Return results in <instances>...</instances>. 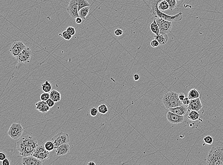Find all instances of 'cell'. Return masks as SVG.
Returning a JSON list of instances; mask_svg holds the SVG:
<instances>
[{
  "label": "cell",
  "mask_w": 223,
  "mask_h": 165,
  "mask_svg": "<svg viewBox=\"0 0 223 165\" xmlns=\"http://www.w3.org/2000/svg\"><path fill=\"white\" fill-rule=\"evenodd\" d=\"M59 35L67 41L70 40L71 39V38L73 37V36L69 33L66 30L63 31L62 33H60Z\"/></svg>",
  "instance_id": "29"
},
{
  "label": "cell",
  "mask_w": 223,
  "mask_h": 165,
  "mask_svg": "<svg viewBox=\"0 0 223 165\" xmlns=\"http://www.w3.org/2000/svg\"><path fill=\"white\" fill-rule=\"evenodd\" d=\"M98 111L99 113L102 114H105L109 111V108L105 104H101L99 105L98 107Z\"/></svg>",
  "instance_id": "26"
},
{
  "label": "cell",
  "mask_w": 223,
  "mask_h": 165,
  "mask_svg": "<svg viewBox=\"0 0 223 165\" xmlns=\"http://www.w3.org/2000/svg\"><path fill=\"white\" fill-rule=\"evenodd\" d=\"M90 10V6H87L81 9L78 11V16L82 18V19H85L87 15H88Z\"/></svg>",
  "instance_id": "21"
},
{
  "label": "cell",
  "mask_w": 223,
  "mask_h": 165,
  "mask_svg": "<svg viewBox=\"0 0 223 165\" xmlns=\"http://www.w3.org/2000/svg\"><path fill=\"white\" fill-rule=\"evenodd\" d=\"M67 11L70 17L75 19L78 16V6L77 0H70L67 8Z\"/></svg>",
  "instance_id": "11"
},
{
  "label": "cell",
  "mask_w": 223,
  "mask_h": 165,
  "mask_svg": "<svg viewBox=\"0 0 223 165\" xmlns=\"http://www.w3.org/2000/svg\"><path fill=\"white\" fill-rule=\"evenodd\" d=\"M23 127L20 123H13L11 125L7 134L13 140L20 139L23 132Z\"/></svg>",
  "instance_id": "5"
},
{
  "label": "cell",
  "mask_w": 223,
  "mask_h": 165,
  "mask_svg": "<svg viewBox=\"0 0 223 165\" xmlns=\"http://www.w3.org/2000/svg\"><path fill=\"white\" fill-rule=\"evenodd\" d=\"M32 56V51L29 47H26L20 52L16 59L18 63H30Z\"/></svg>",
  "instance_id": "7"
},
{
  "label": "cell",
  "mask_w": 223,
  "mask_h": 165,
  "mask_svg": "<svg viewBox=\"0 0 223 165\" xmlns=\"http://www.w3.org/2000/svg\"><path fill=\"white\" fill-rule=\"evenodd\" d=\"M158 8L160 11H165L169 9V5L166 0H158Z\"/></svg>",
  "instance_id": "20"
},
{
  "label": "cell",
  "mask_w": 223,
  "mask_h": 165,
  "mask_svg": "<svg viewBox=\"0 0 223 165\" xmlns=\"http://www.w3.org/2000/svg\"><path fill=\"white\" fill-rule=\"evenodd\" d=\"M35 106H36V109L37 110L43 113H47L51 109L49 106L47 104L46 101H42V100L38 101V102L35 104Z\"/></svg>",
  "instance_id": "17"
},
{
  "label": "cell",
  "mask_w": 223,
  "mask_h": 165,
  "mask_svg": "<svg viewBox=\"0 0 223 165\" xmlns=\"http://www.w3.org/2000/svg\"><path fill=\"white\" fill-rule=\"evenodd\" d=\"M158 0H155L153 1L150 11L152 15L154 16V17L161 18L166 21L171 22L180 21L183 19V15L182 12H179L174 15H170L160 11L158 8Z\"/></svg>",
  "instance_id": "2"
},
{
  "label": "cell",
  "mask_w": 223,
  "mask_h": 165,
  "mask_svg": "<svg viewBox=\"0 0 223 165\" xmlns=\"http://www.w3.org/2000/svg\"><path fill=\"white\" fill-rule=\"evenodd\" d=\"M96 164V163L94 161H89L88 163V165H95Z\"/></svg>",
  "instance_id": "44"
},
{
  "label": "cell",
  "mask_w": 223,
  "mask_h": 165,
  "mask_svg": "<svg viewBox=\"0 0 223 165\" xmlns=\"http://www.w3.org/2000/svg\"><path fill=\"white\" fill-rule=\"evenodd\" d=\"M177 1H181V0H177Z\"/></svg>",
  "instance_id": "45"
},
{
  "label": "cell",
  "mask_w": 223,
  "mask_h": 165,
  "mask_svg": "<svg viewBox=\"0 0 223 165\" xmlns=\"http://www.w3.org/2000/svg\"><path fill=\"white\" fill-rule=\"evenodd\" d=\"M162 101L166 108L169 110L171 108H175L183 105L179 99V93L172 90H169L165 93Z\"/></svg>",
  "instance_id": "4"
},
{
  "label": "cell",
  "mask_w": 223,
  "mask_h": 165,
  "mask_svg": "<svg viewBox=\"0 0 223 165\" xmlns=\"http://www.w3.org/2000/svg\"><path fill=\"white\" fill-rule=\"evenodd\" d=\"M46 102H47V104L48 105V106H49V108H52L53 107V106H54L55 103L54 101H53L52 99H51V98L49 99L48 100L46 101Z\"/></svg>",
  "instance_id": "37"
},
{
  "label": "cell",
  "mask_w": 223,
  "mask_h": 165,
  "mask_svg": "<svg viewBox=\"0 0 223 165\" xmlns=\"http://www.w3.org/2000/svg\"><path fill=\"white\" fill-rule=\"evenodd\" d=\"M166 118L170 123L179 124L184 121V116H181L169 111L166 113Z\"/></svg>",
  "instance_id": "13"
},
{
  "label": "cell",
  "mask_w": 223,
  "mask_h": 165,
  "mask_svg": "<svg viewBox=\"0 0 223 165\" xmlns=\"http://www.w3.org/2000/svg\"><path fill=\"white\" fill-rule=\"evenodd\" d=\"M150 29L153 33L155 34H158L159 33V27L158 24L157 23L156 20H154L152 23L150 25Z\"/></svg>",
  "instance_id": "25"
},
{
  "label": "cell",
  "mask_w": 223,
  "mask_h": 165,
  "mask_svg": "<svg viewBox=\"0 0 223 165\" xmlns=\"http://www.w3.org/2000/svg\"><path fill=\"white\" fill-rule=\"evenodd\" d=\"M188 118L191 121H198L200 118V114L198 111L195 110H190L188 114Z\"/></svg>",
  "instance_id": "24"
},
{
  "label": "cell",
  "mask_w": 223,
  "mask_h": 165,
  "mask_svg": "<svg viewBox=\"0 0 223 165\" xmlns=\"http://www.w3.org/2000/svg\"><path fill=\"white\" fill-rule=\"evenodd\" d=\"M11 164L10 159H9L8 158H7L2 161V165H10Z\"/></svg>",
  "instance_id": "39"
},
{
  "label": "cell",
  "mask_w": 223,
  "mask_h": 165,
  "mask_svg": "<svg viewBox=\"0 0 223 165\" xmlns=\"http://www.w3.org/2000/svg\"><path fill=\"white\" fill-rule=\"evenodd\" d=\"M187 107L185 105H181L176 107L171 108L169 109V111L181 116H185L187 113Z\"/></svg>",
  "instance_id": "16"
},
{
  "label": "cell",
  "mask_w": 223,
  "mask_h": 165,
  "mask_svg": "<svg viewBox=\"0 0 223 165\" xmlns=\"http://www.w3.org/2000/svg\"><path fill=\"white\" fill-rule=\"evenodd\" d=\"M187 110H195L198 112H204L203 110V105L200 98L191 100L189 105L187 106Z\"/></svg>",
  "instance_id": "12"
},
{
  "label": "cell",
  "mask_w": 223,
  "mask_h": 165,
  "mask_svg": "<svg viewBox=\"0 0 223 165\" xmlns=\"http://www.w3.org/2000/svg\"><path fill=\"white\" fill-rule=\"evenodd\" d=\"M22 164L24 165H41L43 162L42 160L32 155L23 157Z\"/></svg>",
  "instance_id": "14"
},
{
  "label": "cell",
  "mask_w": 223,
  "mask_h": 165,
  "mask_svg": "<svg viewBox=\"0 0 223 165\" xmlns=\"http://www.w3.org/2000/svg\"><path fill=\"white\" fill-rule=\"evenodd\" d=\"M98 108L96 107L92 108L89 110V114L92 117H96L98 114Z\"/></svg>",
  "instance_id": "33"
},
{
  "label": "cell",
  "mask_w": 223,
  "mask_h": 165,
  "mask_svg": "<svg viewBox=\"0 0 223 165\" xmlns=\"http://www.w3.org/2000/svg\"><path fill=\"white\" fill-rule=\"evenodd\" d=\"M41 89L44 92L49 93L52 90V84L48 81H45L44 83L41 84Z\"/></svg>",
  "instance_id": "22"
},
{
  "label": "cell",
  "mask_w": 223,
  "mask_h": 165,
  "mask_svg": "<svg viewBox=\"0 0 223 165\" xmlns=\"http://www.w3.org/2000/svg\"><path fill=\"white\" fill-rule=\"evenodd\" d=\"M44 147L45 149L47 151H49V152L52 151V150L55 149V148L54 144V143L52 140L51 141H47L45 143Z\"/></svg>",
  "instance_id": "28"
},
{
  "label": "cell",
  "mask_w": 223,
  "mask_h": 165,
  "mask_svg": "<svg viewBox=\"0 0 223 165\" xmlns=\"http://www.w3.org/2000/svg\"><path fill=\"white\" fill-rule=\"evenodd\" d=\"M7 158V155H6V154L4 152H0V160L3 161V160Z\"/></svg>",
  "instance_id": "40"
},
{
  "label": "cell",
  "mask_w": 223,
  "mask_h": 165,
  "mask_svg": "<svg viewBox=\"0 0 223 165\" xmlns=\"http://www.w3.org/2000/svg\"><path fill=\"white\" fill-rule=\"evenodd\" d=\"M179 99L180 100H181V101H183V100H184V99L185 98V97H186V96H185V95L184 93H179Z\"/></svg>",
  "instance_id": "43"
},
{
  "label": "cell",
  "mask_w": 223,
  "mask_h": 165,
  "mask_svg": "<svg viewBox=\"0 0 223 165\" xmlns=\"http://www.w3.org/2000/svg\"><path fill=\"white\" fill-rule=\"evenodd\" d=\"M159 42L156 39H154V40H152L150 41V45L152 47H153V48H156V47H158L159 46Z\"/></svg>",
  "instance_id": "35"
},
{
  "label": "cell",
  "mask_w": 223,
  "mask_h": 165,
  "mask_svg": "<svg viewBox=\"0 0 223 165\" xmlns=\"http://www.w3.org/2000/svg\"><path fill=\"white\" fill-rule=\"evenodd\" d=\"M26 47L23 42L15 41L13 42L10 49V52L13 57L16 58L23 49Z\"/></svg>",
  "instance_id": "10"
},
{
  "label": "cell",
  "mask_w": 223,
  "mask_h": 165,
  "mask_svg": "<svg viewBox=\"0 0 223 165\" xmlns=\"http://www.w3.org/2000/svg\"><path fill=\"white\" fill-rule=\"evenodd\" d=\"M52 141L54 144L55 148L56 149L61 145L69 143L70 140L67 133L64 132H60L52 137Z\"/></svg>",
  "instance_id": "6"
},
{
  "label": "cell",
  "mask_w": 223,
  "mask_h": 165,
  "mask_svg": "<svg viewBox=\"0 0 223 165\" xmlns=\"http://www.w3.org/2000/svg\"><path fill=\"white\" fill-rule=\"evenodd\" d=\"M66 30L69 33L71 34L73 36V35H75L76 33V29H75V28H74V27H68L67 28Z\"/></svg>",
  "instance_id": "34"
},
{
  "label": "cell",
  "mask_w": 223,
  "mask_h": 165,
  "mask_svg": "<svg viewBox=\"0 0 223 165\" xmlns=\"http://www.w3.org/2000/svg\"><path fill=\"white\" fill-rule=\"evenodd\" d=\"M166 1H168L169 5V10L171 11L176 8L177 6V0H166Z\"/></svg>",
  "instance_id": "30"
},
{
  "label": "cell",
  "mask_w": 223,
  "mask_h": 165,
  "mask_svg": "<svg viewBox=\"0 0 223 165\" xmlns=\"http://www.w3.org/2000/svg\"><path fill=\"white\" fill-rule=\"evenodd\" d=\"M208 165H223V147L214 146L209 151L206 159Z\"/></svg>",
  "instance_id": "3"
},
{
  "label": "cell",
  "mask_w": 223,
  "mask_h": 165,
  "mask_svg": "<svg viewBox=\"0 0 223 165\" xmlns=\"http://www.w3.org/2000/svg\"><path fill=\"white\" fill-rule=\"evenodd\" d=\"M56 150V153L57 156L65 155L69 153L70 150V146L69 143L63 144L59 146Z\"/></svg>",
  "instance_id": "15"
},
{
  "label": "cell",
  "mask_w": 223,
  "mask_h": 165,
  "mask_svg": "<svg viewBox=\"0 0 223 165\" xmlns=\"http://www.w3.org/2000/svg\"><path fill=\"white\" fill-rule=\"evenodd\" d=\"M33 156L42 161L49 158V152L45 149L44 145H41L35 149Z\"/></svg>",
  "instance_id": "9"
},
{
  "label": "cell",
  "mask_w": 223,
  "mask_h": 165,
  "mask_svg": "<svg viewBox=\"0 0 223 165\" xmlns=\"http://www.w3.org/2000/svg\"><path fill=\"white\" fill-rule=\"evenodd\" d=\"M17 150L22 157L32 156L38 146L37 140L30 135H26L17 141Z\"/></svg>",
  "instance_id": "1"
},
{
  "label": "cell",
  "mask_w": 223,
  "mask_h": 165,
  "mask_svg": "<svg viewBox=\"0 0 223 165\" xmlns=\"http://www.w3.org/2000/svg\"><path fill=\"white\" fill-rule=\"evenodd\" d=\"M200 96V92L198 90H197L195 89H191L188 93V98L190 100H193V99H197L199 98Z\"/></svg>",
  "instance_id": "23"
},
{
  "label": "cell",
  "mask_w": 223,
  "mask_h": 165,
  "mask_svg": "<svg viewBox=\"0 0 223 165\" xmlns=\"http://www.w3.org/2000/svg\"><path fill=\"white\" fill-rule=\"evenodd\" d=\"M190 100L187 97H185L184 100L182 101V103L185 105H188L190 104Z\"/></svg>",
  "instance_id": "38"
},
{
  "label": "cell",
  "mask_w": 223,
  "mask_h": 165,
  "mask_svg": "<svg viewBox=\"0 0 223 165\" xmlns=\"http://www.w3.org/2000/svg\"><path fill=\"white\" fill-rule=\"evenodd\" d=\"M49 98H50V94L48 92H44L40 96V99L42 101H46Z\"/></svg>",
  "instance_id": "32"
},
{
  "label": "cell",
  "mask_w": 223,
  "mask_h": 165,
  "mask_svg": "<svg viewBox=\"0 0 223 165\" xmlns=\"http://www.w3.org/2000/svg\"><path fill=\"white\" fill-rule=\"evenodd\" d=\"M77 4L78 6V10L82 8L91 6V4H89L87 0H77Z\"/></svg>",
  "instance_id": "27"
},
{
  "label": "cell",
  "mask_w": 223,
  "mask_h": 165,
  "mask_svg": "<svg viewBox=\"0 0 223 165\" xmlns=\"http://www.w3.org/2000/svg\"><path fill=\"white\" fill-rule=\"evenodd\" d=\"M123 33H124V31H123L122 29H119V28L115 30L114 32L115 35L117 36H120L121 35H122L123 34Z\"/></svg>",
  "instance_id": "36"
},
{
  "label": "cell",
  "mask_w": 223,
  "mask_h": 165,
  "mask_svg": "<svg viewBox=\"0 0 223 165\" xmlns=\"http://www.w3.org/2000/svg\"><path fill=\"white\" fill-rule=\"evenodd\" d=\"M154 38L158 41L159 44L161 45L165 44L169 39L167 34L159 33L158 34H155Z\"/></svg>",
  "instance_id": "18"
},
{
  "label": "cell",
  "mask_w": 223,
  "mask_h": 165,
  "mask_svg": "<svg viewBox=\"0 0 223 165\" xmlns=\"http://www.w3.org/2000/svg\"><path fill=\"white\" fill-rule=\"evenodd\" d=\"M203 140H204L205 143L206 144L211 145L213 143V137L211 136H206L203 139Z\"/></svg>",
  "instance_id": "31"
},
{
  "label": "cell",
  "mask_w": 223,
  "mask_h": 165,
  "mask_svg": "<svg viewBox=\"0 0 223 165\" xmlns=\"http://www.w3.org/2000/svg\"><path fill=\"white\" fill-rule=\"evenodd\" d=\"M83 19L80 17H78L75 19V22L77 24H80L82 23Z\"/></svg>",
  "instance_id": "41"
},
{
  "label": "cell",
  "mask_w": 223,
  "mask_h": 165,
  "mask_svg": "<svg viewBox=\"0 0 223 165\" xmlns=\"http://www.w3.org/2000/svg\"><path fill=\"white\" fill-rule=\"evenodd\" d=\"M156 21L159 26V33L168 34L170 33L172 28V22L158 17L157 18Z\"/></svg>",
  "instance_id": "8"
},
{
  "label": "cell",
  "mask_w": 223,
  "mask_h": 165,
  "mask_svg": "<svg viewBox=\"0 0 223 165\" xmlns=\"http://www.w3.org/2000/svg\"><path fill=\"white\" fill-rule=\"evenodd\" d=\"M140 75L138 73H135L133 75V79L135 81H138L139 80Z\"/></svg>",
  "instance_id": "42"
},
{
  "label": "cell",
  "mask_w": 223,
  "mask_h": 165,
  "mask_svg": "<svg viewBox=\"0 0 223 165\" xmlns=\"http://www.w3.org/2000/svg\"><path fill=\"white\" fill-rule=\"evenodd\" d=\"M50 98L52 99L55 102H58L61 100V94L59 92L55 89L52 90L50 93Z\"/></svg>",
  "instance_id": "19"
}]
</instances>
